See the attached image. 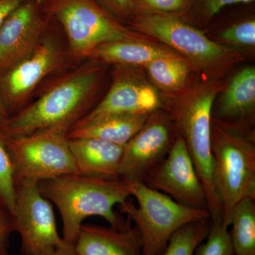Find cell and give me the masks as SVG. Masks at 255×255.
<instances>
[{
	"label": "cell",
	"mask_w": 255,
	"mask_h": 255,
	"mask_svg": "<svg viewBox=\"0 0 255 255\" xmlns=\"http://www.w3.org/2000/svg\"><path fill=\"white\" fill-rule=\"evenodd\" d=\"M220 40L226 44L240 47H254L255 17L243 18L229 25L219 33Z\"/></svg>",
	"instance_id": "26"
},
{
	"label": "cell",
	"mask_w": 255,
	"mask_h": 255,
	"mask_svg": "<svg viewBox=\"0 0 255 255\" xmlns=\"http://www.w3.org/2000/svg\"><path fill=\"white\" fill-rule=\"evenodd\" d=\"M211 148L216 188L229 227L235 206L245 198L255 199V142L249 125L211 119Z\"/></svg>",
	"instance_id": "4"
},
{
	"label": "cell",
	"mask_w": 255,
	"mask_h": 255,
	"mask_svg": "<svg viewBox=\"0 0 255 255\" xmlns=\"http://www.w3.org/2000/svg\"><path fill=\"white\" fill-rule=\"evenodd\" d=\"M119 22L127 26L135 15L134 0H96Z\"/></svg>",
	"instance_id": "28"
},
{
	"label": "cell",
	"mask_w": 255,
	"mask_h": 255,
	"mask_svg": "<svg viewBox=\"0 0 255 255\" xmlns=\"http://www.w3.org/2000/svg\"><path fill=\"white\" fill-rule=\"evenodd\" d=\"M37 184L42 195L59 211L65 243L74 245L83 221L92 216L103 218L111 227L119 230L131 225L114 210L131 197L130 184L122 178L102 179L74 173Z\"/></svg>",
	"instance_id": "2"
},
{
	"label": "cell",
	"mask_w": 255,
	"mask_h": 255,
	"mask_svg": "<svg viewBox=\"0 0 255 255\" xmlns=\"http://www.w3.org/2000/svg\"><path fill=\"white\" fill-rule=\"evenodd\" d=\"M131 196L119 205V211L135 223L141 238V255H161L170 238L179 228L210 219L207 210L182 205L172 198L142 182H129Z\"/></svg>",
	"instance_id": "7"
},
{
	"label": "cell",
	"mask_w": 255,
	"mask_h": 255,
	"mask_svg": "<svg viewBox=\"0 0 255 255\" xmlns=\"http://www.w3.org/2000/svg\"><path fill=\"white\" fill-rule=\"evenodd\" d=\"M210 219L189 223L172 235L161 255H194L209 233Z\"/></svg>",
	"instance_id": "22"
},
{
	"label": "cell",
	"mask_w": 255,
	"mask_h": 255,
	"mask_svg": "<svg viewBox=\"0 0 255 255\" xmlns=\"http://www.w3.org/2000/svg\"><path fill=\"white\" fill-rule=\"evenodd\" d=\"M255 0H189L187 10L182 15H189L193 19L207 23L226 6L238 4H251Z\"/></svg>",
	"instance_id": "25"
},
{
	"label": "cell",
	"mask_w": 255,
	"mask_h": 255,
	"mask_svg": "<svg viewBox=\"0 0 255 255\" xmlns=\"http://www.w3.org/2000/svg\"><path fill=\"white\" fill-rule=\"evenodd\" d=\"M255 199L245 198L231 214L230 232L235 255H255Z\"/></svg>",
	"instance_id": "21"
},
{
	"label": "cell",
	"mask_w": 255,
	"mask_h": 255,
	"mask_svg": "<svg viewBox=\"0 0 255 255\" xmlns=\"http://www.w3.org/2000/svg\"><path fill=\"white\" fill-rule=\"evenodd\" d=\"M150 116V114L105 116L76 124L67 137H92L124 146L143 127Z\"/></svg>",
	"instance_id": "18"
},
{
	"label": "cell",
	"mask_w": 255,
	"mask_h": 255,
	"mask_svg": "<svg viewBox=\"0 0 255 255\" xmlns=\"http://www.w3.org/2000/svg\"><path fill=\"white\" fill-rule=\"evenodd\" d=\"M177 136L170 114H150L143 127L124 146L119 176L129 182H142L168 154Z\"/></svg>",
	"instance_id": "12"
},
{
	"label": "cell",
	"mask_w": 255,
	"mask_h": 255,
	"mask_svg": "<svg viewBox=\"0 0 255 255\" xmlns=\"http://www.w3.org/2000/svg\"><path fill=\"white\" fill-rule=\"evenodd\" d=\"M189 0H134L135 15L164 13L180 16L187 10Z\"/></svg>",
	"instance_id": "27"
},
{
	"label": "cell",
	"mask_w": 255,
	"mask_h": 255,
	"mask_svg": "<svg viewBox=\"0 0 255 255\" xmlns=\"http://www.w3.org/2000/svg\"><path fill=\"white\" fill-rule=\"evenodd\" d=\"M68 139L76 174L102 179L120 177L123 145L92 137Z\"/></svg>",
	"instance_id": "15"
},
{
	"label": "cell",
	"mask_w": 255,
	"mask_h": 255,
	"mask_svg": "<svg viewBox=\"0 0 255 255\" xmlns=\"http://www.w3.org/2000/svg\"><path fill=\"white\" fill-rule=\"evenodd\" d=\"M53 21L43 0H25L0 28V74L36 50Z\"/></svg>",
	"instance_id": "13"
},
{
	"label": "cell",
	"mask_w": 255,
	"mask_h": 255,
	"mask_svg": "<svg viewBox=\"0 0 255 255\" xmlns=\"http://www.w3.org/2000/svg\"><path fill=\"white\" fill-rule=\"evenodd\" d=\"M143 183L179 204L208 211L205 189L181 137H176L165 158L147 174Z\"/></svg>",
	"instance_id": "14"
},
{
	"label": "cell",
	"mask_w": 255,
	"mask_h": 255,
	"mask_svg": "<svg viewBox=\"0 0 255 255\" xmlns=\"http://www.w3.org/2000/svg\"><path fill=\"white\" fill-rule=\"evenodd\" d=\"M0 255H9L8 253H0Z\"/></svg>",
	"instance_id": "33"
},
{
	"label": "cell",
	"mask_w": 255,
	"mask_h": 255,
	"mask_svg": "<svg viewBox=\"0 0 255 255\" xmlns=\"http://www.w3.org/2000/svg\"><path fill=\"white\" fill-rule=\"evenodd\" d=\"M112 67L110 73L112 81L108 90L79 123L111 114H151L162 107L158 92L155 85L145 78L141 67L122 65Z\"/></svg>",
	"instance_id": "11"
},
{
	"label": "cell",
	"mask_w": 255,
	"mask_h": 255,
	"mask_svg": "<svg viewBox=\"0 0 255 255\" xmlns=\"http://www.w3.org/2000/svg\"><path fill=\"white\" fill-rule=\"evenodd\" d=\"M79 255L75 251L74 245L70 243H64L63 246L55 250L54 252L48 255Z\"/></svg>",
	"instance_id": "31"
},
{
	"label": "cell",
	"mask_w": 255,
	"mask_h": 255,
	"mask_svg": "<svg viewBox=\"0 0 255 255\" xmlns=\"http://www.w3.org/2000/svg\"><path fill=\"white\" fill-rule=\"evenodd\" d=\"M205 243L196 248L194 255H235L228 227L211 221Z\"/></svg>",
	"instance_id": "24"
},
{
	"label": "cell",
	"mask_w": 255,
	"mask_h": 255,
	"mask_svg": "<svg viewBox=\"0 0 255 255\" xmlns=\"http://www.w3.org/2000/svg\"><path fill=\"white\" fill-rule=\"evenodd\" d=\"M16 187L12 160L0 131V204L11 214L14 209Z\"/></svg>",
	"instance_id": "23"
},
{
	"label": "cell",
	"mask_w": 255,
	"mask_h": 255,
	"mask_svg": "<svg viewBox=\"0 0 255 255\" xmlns=\"http://www.w3.org/2000/svg\"><path fill=\"white\" fill-rule=\"evenodd\" d=\"M255 107V68L246 67L231 79L220 99L219 115L248 125Z\"/></svg>",
	"instance_id": "19"
},
{
	"label": "cell",
	"mask_w": 255,
	"mask_h": 255,
	"mask_svg": "<svg viewBox=\"0 0 255 255\" xmlns=\"http://www.w3.org/2000/svg\"><path fill=\"white\" fill-rule=\"evenodd\" d=\"M43 3L63 29L78 63L87 60L102 43L146 37L119 22L96 0H43Z\"/></svg>",
	"instance_id": "8"
},
{
	"label": "cell",
	"mask_w": 255,
	"mask_h": 255,
	"mask_svg": "<svg viewBox=\"0 0 255 255\" xmlns=\"http://www.w3.org/2000/svg\"><path fill=\"white\" fill-rule=\"evenodd\" d=\"M11 216L22 255H48L65 243L57 229L51 202L42 195L37 182L18 184Z\"/></svg>",
	"instance_id": "10"
},
{
	"label": "cell",
	"mask_w": 255,
	"mask_h": 255,
	"mask_svg": "<svg viewBox=\"0 0 255 255\" xmlns=\"http://www.w3.org/2000/svg\"><path fill=\"white\" fill-rule=\"evenodd\" d=\"M78 63L71 54L63 29L53 17L36 50L0 74V97L9 118L26 108L47 82Z\"/></svg>",
	"instance_id": "5"
},
{
	"label": "cell",
	"mask_w": 255,
	"mask_h": 255,
	"mask_svg": "<svg viewBox=\"0 0 255 255\" xmlns=\"http://www.w3.org/2000/svg\"><path fill=\"white\" fill-rule=\"evenodd\" d=\"M147 38L102 43L92 50L87 59L109 66L122 65L143 68L157 58L179 54L169 47L149 41Z\"/></svg>",
	"instance_id": "17"
},
{
	"label": "cell",
	"mask_w": 255,
	"mask_h": 255,
	"mask_svg": "<svg viewBox=\"0 0 255 255\" xmlns=\"http://www.w3.org/2000/svg\"><path fill=\"white\" fill-rule=\"evenodd\" d=\"M221 90V82L208 81L194 85L172 106L170 114L176 133L185 142L207 198L210 221L222 222L223 210L214 175L211 148L213 105Z\"/></svg>",
	"instance_id": "3"
},
{
	"label": "cell",
	"mask_w": 255,
	"mask_h": 255,
	"mask_svg": "<svg viewBox=\"0 0 255 255\" xmlns=\"http://www.w3.org/2000/svg\"><path fill=\"white\" fill-rule=\"evenodd\" d=\"M14 232L12 216L0 204V253H8L9 238Z\"/></svg>",
	"instance_id": "29"
},
{
	"label": "cell",
	"mask_w": 255,
	"mask_h": 255,
	"mask_svg": "<svg viewBox=\"0 0 255 255\" xmlns=\"http://www.w3.org/2000/svg\"><path fill=\"white\" fill-rule=\"evenodd\" d=\"M110 66L85 60L47 82L0 131L11 137L70 130L100 102Z\"/></svg>",
	"instance_id": "1"
},
{
	"label": "cell",
	"mask_w": 255,
	"mask_h": 255,
	"mask_svg": "<svg viewBox=\"0 0 255 255\" xmlns=\"http://www.w3.org/2000/svg\"><path fill=\"white\" fill-rule=\"evenodd\" d=\"M2 135L12 160L16 186L76 174L67 135L46 131L20 137Z\"/></svg>",
	"instance_id": "9"
},
{
	"label": "cell",
	"mask_w": 255,
	"mask_h": 255,
	"mask_svg": "<svg viewBox=\"0 0 255 255\" xmlns=\"http://www.w3.org/2000/svg\"><path fill=\"white\" fill-rule=\"evenodd\" d=\"M25 0H0V28L9 14Z\"/></svg>",
	"instance_id": "30"
},
{
	"label": "cell",
	"mask_w": 255,
	"mask_h": 255,
	"mask_svg": "<svg viewBox=\"0 0 255 255\" xmlns=\"http://www.w3.org/2000/svg\"><path fill=\"white\" fill-rule=\"evenodd\" d=\"M190 64L179 54L152 60L144 68L155 86L169 95L182 93L187 86Z\"/></svg>",
	"instance_id": "20"
},
{
	"label": "cell",
	"mask_w": 255,
	"mask_h": 255,
	"mask_svg": "<svg viewBox=\"0 0 255 255\" xmlns=\"http://www.w3.org/2000/svg\"><path fill=\"white\" fill-rule=\"evenodd\" d=\"M9 119V115L6 113V111L1 102V97H0V128L6 125Z\"/></svg>",
	"instance_id": "32"
},
{
	"label": "cell",
	"mask_w": 255,
	"mask_h": 255,
	"mask_svg": "<svg viewBox=\"0 0 255 255\" xmlns=\"http://www.w3.org/2000/svg\"><path fill=\"white\" fill-rule=\"evenodd\" d=\"M79 255H141L142 243L136 228L124 230L83 224L74 243Z\"/></svg>",
	"instance_id": "16"
},
{
	"label": "cell",
	"mask_w": 255,
	"mask_h": 255,
	"mask_svg": "<svg viewBox=\"0 0 255 255\" xmlns=\"http://www.w3.org/2000/svg\"><path fill=\"white\" fill-rule=\"evenodd\" d=\"M127 26L164 43L184 57L191 66L207 74L224 73L243 59L241 53L209 39L204 32L191 26L179 15H137Z\"/></svg>",
	"instance_id": "6"
}]
</instances>
